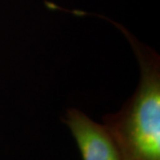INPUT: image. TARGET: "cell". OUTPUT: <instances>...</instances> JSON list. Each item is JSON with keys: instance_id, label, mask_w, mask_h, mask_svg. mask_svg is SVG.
Listing matches in <instances>:
<instances>
[{"instance_id": "6da1fadb", "label": "cell", "mask_w": 160, "mask_h": 160, "mask_svg": "<svg viewBox=\"0 0 160 160\" xmlns=\"http://www.w3.org/2000/svg\"><path fill=\"white\" fill-rule=\"evenodd\" d=\"M131 44L141 77L134 93L114 114L103 118L121 160H160V60L123 27Z\"/></svg>"}, {"instance_id": "7a4b0ae2", "label": "cell", "mask_w": 160, "mask_h": 160, "mask_svg": "<svg viewBox=\"0 0 160 160\" xmlns=\"http://www.w3.org/2000/svg\"><path fill=\"white\" fill-rule=\"evenodd\" d=\"M83 160H121L114 140L104 125L96 123L78 109H69L64 117Z\"/></svg>"}]
</instances>
